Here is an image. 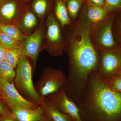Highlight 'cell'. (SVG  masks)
Returning a JSON list of instances; mask_svg holds the SVG:
<instances>
[{
	"instance_id": "4dcf8cb0",
	"label": "cell",
	"mask_w": 121,
	"mask_h": 121,
	"mask_svg": "<svg viewBox=\"0 0 121 121\" xmlns=\"http://www.w3.org/2000/svg\"><path fill=\"white\" fill-rule=\"evenodd\" d=\"M5 0H0V4H2Z\"/></svg>"
},
{
	"instance_id": "30bf717a",
	"label": "cell",
	"mask_w": 121,
	"mask_h": 121,
	"mask_svg": "<svg viewBox=\"0 0 121 121\" xmlns=\"http://www.w3.org/2000/svg\"><path fill=\"white\" fill-rule=\"evenodd\" d=\"M42 39V29L39 27L33 34L26 37L21 43L22 55L32 59L34 64L37 60Z\"/></svg>"
},
{
	"instance_id": "f546056e",
	"label": "cell",
	"mask_w": 121,
	"mask_h": 121,
	"mask_svg": "<svg viewBox=\"0 0 121 121\" xmlns=\"http://www.w3.org/2000/svg\"><path fill=\"white\" fill-rule=\"evenodd\" d=\"M39 121H52L51 120V119H50V118H48V117L46 115H45V114H44V115L43 117H42V118H41V119H40V120Z\"/></svg>"
},
{
	"instance_id": "cb8c5ba5",
	"label": "cell",
	"mask_w": 121,
	"mask_h": 121,
	"mask_svg": "<svg viewBox=\"0 0 121 121\" xmlns=\"http://www.w3.org/2000/svg\"><path fill=\"white\" fill-rule=\"evenodd\" d=\"M106 81L113 90L121 94V75L117 74Z\"/></svg>"
},
{
	"instance_id": "7402d4cb",
	"label": "cell",
	"mask_w": 121,
	"mask_h": 121,
	"mask_svg": "<svg viewBox=\"0 0 121 121\" xmlns=\"http://www.w3.org/2000/svg\"><path fill=\"white\" fill-rule=\"evenodd\" d=\"M37 23V19L35 15L31 12H28L22 19V27L25 30H30L35 27Z\"/></svg>"
},
{
	"instance_id": "8992f818",
	"label": "cell",
	"mask_w": 121,
	"mask_h": 121,
	"mask_svg": "<svg viewBox=\"0 0 121 121\" xmlns=\"http://www.w3.org/2000/svg\"><path fill=\"white\" fill-rule=\"evenodd\" d=\"M67 82V78L62 71L50 68L43 73L36 89L40 95L44 97L65 87Z\"/></svg>"
},
{
	"instance_id": "d6986e66",
	"label": "cell",
	"mask_w": 121,
	"mask_h": 121,
	"mask_svg": "<svg viewBox=\"0 0 121 121\" xmlns=\"http://www.w3.org/2000/svg\"><path fill=\"white\" fill-rule=\"evenodd\" d=\"M21 48L12 50L6 49L4 60L13 68L16 67L20 57L22 55Z\"/></svg>"
},
{
	"instance_id": "7a4b0ae2",
	"label": "cell",
	"mask_w": 121,
	"mask_h": 121,
	"mask_svg": "<svg viewBox=\"0 0 121 121\" xmlns=\"http://www.w3.org/2000/svg\"><path fill=\"white\" fill-rule=\"evenodd\" d=\"M77 105L101 121H118L121 118V94L113 90L95 71L90 76Z\"/></svg>"
},
{
	"instance_id": "83f0119b",
	"label": "cell",
	"mask_w": 121,
	"mask_h": 121,
	"mask_svg": "<svg viewBox=\"0 0 121 121\" xmlns=\"http://www.w3.org/2000/svg\"><path fill=\"white\" fill-rule=\"evenodd\" d=\"M6 49L0 44V62L4 60Z\"/></svg>"
},
{
	"instance_id": "1f68e13d",
	"label": "cell",
	"mask_w": 121,
	"mask_h": 121,
	"mask_svg": "<svg viewBox=\"0 0 121 121\" xmlns=\"http://www.w3.org/2000/svg\"><path fill=\"white\" fill-rule=\"evenodd\" d=\"M1 78H0V91H1V82L0 80Z\"/></svg>"
},
{
	"instance_id": "d6a6232c",
	"label": "cell",
	"mask_w": 121,
	"mask_h": 121,
	"mask_svg": "<svg viewBox=\"0 0 121 121\" xmlns=\"http://www.w3.org/2000/svg\"><path fill=\"white\" fill-rule=\"evenodd\" d=\"M117 74H118L120 75H121V71L119 72V73H118Z\"/></svg>"
},
{
	"instance_id": "4316f807",
	"label": "cell",
	"mask_w": 121,
	"mask_h": 121,
	"mask_svg": "<svg viewBox=\"0 0 121 121\" xmlns=\"http://www.w3.org/2000/svg\"><path fill=\"white\" fill-rule=\"evenodd\" d=\"M84 4L99 7H105V0H84Z\"/></svg>"
},
{
	"instance_id": "277c9868",
	"label": "cell",
	"mask_w": 121,
	"mask_h": 121,
	"mask_svg": "<svg viewBox=\"0 0 121 121\" xmlns=\"http://www.w3.org/2000/svg\"><path fill=\"white\" fill-rule=\"evenodd\" d=\"M15 82L18 89L37 105H41L44 97L39 94L33 85L32 70L26 56L20 57L17 66Z\"/></svg>"
},
{
	"instance_id": "ba28073f",
	"label": "cell",
	"mask_w": 121,
	"mask_h": 121,
	"mask_svg": "<svg viewBox=\"0 0 121 121\" xmlns=\"http://www.w3.org/2000/svg\"><path fill=\"white\" fill-rule=\"evenodd\" d=\"M1 83V91L7 104L12 108L35 109L38 106L21 95L15 88L13 83H10L0 79Z\"/></svg>"
},
{
	"instance_id": "7c38bea8",
	"label": "cell",
	"mask_w": 121,
	"mask_h": 121,
	"mask_svg": "<svg viewBox=\"0 0 121 121\" xmlns=\"http://www.w3.org/2000/svg\"><path fill=\"white\" fill-rule=\"evenodd\" d=\"M40 105L43 108L45 114L52 121H74L70 117L59 110L47 99L44 97Z\"/></svg>"
},
{
	"instance_id": "ffe728a7",
	"label": "cell",
	"mask_w": 121,
	"mask_h": 121,
	"mask_svg": "<svg viewBox=\"0 0 121 121\" xmlns=\"http://www.w3.org/2000/svg\"><path fill=\"white\" fill-rule=\"evenodd\" d=\"M21 43L0 31V44L5 49L12 50L21 47Z\"/></svg>"
},
{
	"instance_id": "484cf974",
	"label": "cell",
	"mask_w": 121,
	"mask_h": 121,
	"mask_svg": "<svg viewBox=\"0 0 121 121\" xmlns=\"http://www.w3.org/2000/svg\"><path fill=\"white\" fill-rule=\"evenodd\" d=\"M0 116L14 117L13 113L0 102ZM15 118V117H14Z\"/></svg>"
},
{
	"instance_id": "3957f363",
	"label": "cell",
	"mask_w": 121,
	"mask_h": 121,
	"mask_svg": "<svg viewBox=\"0 0 121 121\" xmlns=\"http://www.w3.org/2000/svg\"><path fill=\"white\" fill-rule=\"evenodd\" d=\"M117 13H111L103 20L96 23H91V40L98 51L111 50L118 47L112 31L113 22Z\"/></svg>"
},
{
	"instance_id": "9a60e30c",
	"label": "cell",
	"mask_w": 121,
	"mask_h": 121,
	"mask_svg": "<svg viewBox=\"0 0 121 121\" xmlns=\"http://www.w3.org/2000/svg\"><path fill=\"white\" fill-rule=\"evenodd\" d=\"M17 6L13 1H8L4 4L0 9V13L2 17L8 20L13 19L16 15Z\"/></svg>"
},
{
	"instance_id": "ac0fdd59",
	"label": "cell",
	"mask_w": 121,
	"mask_h": 121,
	"mask_svg": "<svg viewBox=\"0 0 121 121\" xmlns=\"http://www.w3.org/2000/svg\"><path fill=\"white\" fill-rule=\"evenodd\" d=\"M83 3H84L83 0H68V1L67 8L72 22L75 21L78 18Z\"/></svg>"
},
{
	"instance_id": "6da1fadb",
	"label": "cell",
	"mask_w": 121,
	"mask_h": 121,
	"mask_svg": "<svg viewBox=\"0 0 121 121\" xmlns=\"http://www.w3.org/2000/svg\"><path fill=\"white\" fill-rule=\"evenodd\" d=\"M71 25L65 43L69 68L66 89L70 95L78 98L82 95L98 62V52L91 40V22L87 16L86 4Z\"/></svg>"
},
{
	"instance_id": "2e32d148",
	"label": "cell",
	"mask_w": 121,
	"mask_h": 121,
	"mask_svg": "<svg viewBox=\"0 0 121 121\" xmlns=\"http://www.w3.org/2000/svg\"><path fill=\"white\" fill-rule=\"evenodd\" d=\"M0 31L20 42H22L26 38L18 27L13 25H4L0 23Z\"/></svg>"
},
{
	"instance_id": "9c48e42d",
	"label": "cell",
	"mask_w": 121,
	"mask_h": 121,
	"mask_svg": "<svg viewBox=\"0 0 121 121\" xmlns=\"http://www.w3.org/2000/svg\"><path fill=\"white\" fill-rule=\"evenodd\" d=\"M47 36L50 43L52 54L58 56L62 54L65 49L62 33L58 22L52 13H50L47 20Z\"/></svg>"
},
{
	"instance_id": "f1b7e54d",
	"label": "cell",
	"mask_w": 121,
	"mask_h": 121,
	"mask_svg": "<svg viewBox=\"0 0 121 121\" xmlns=\"http://www.w3.org/2000/svg\"><path fill=\"white\" fill-rule=\"evenodd\" d=\"M0 121H19L14 117L0 116Z\"/></svg>"
},
{
	"instance_id": "d4e9b609",
	"label": "cell",
	"mask_w": 121,
	"mask_h": 121,
	"mask_svg": "<svg viewBox=\"0 0 121 121\" xmlns=\"http://www.w3.org/2000/svg\"><path fill=\"white\" fill-rule=\"evenodd\" d=\"M105 7L109 12H119L121 11V0H105Z\"/></svg>"
},
{
	"instance_id": "4fadbf2b",
	"label": "cell",
	"mask_w": 121,
	"mask_h": 121,
	"mask_svg": "<svg viewBox=\"0 0 121 121\" xmlns=\"http://www.w3.org/2000/svg\"><path fill=\"white\" fill-rule=\"evenodd\" d=\"M86 5L87 16L91 24L96 23L103 20L112 13L108 12L105 7L93 5Z\"/></svg>"
},
{
	"instance_id": "603a6c76",
	"label": "cell",
	"mask_w": 121,
	"mask_h": 121,
	"mask_svg": "<svg viewBox=\"0 0 121 121\" xmlns=\"http://www.w3.org/2000/svg\"><path fill=\"white\" fill-rule=\"evenodd\" d=\"M47 7V0H35L33 4V9L39 17L43 16Z\"/></svg>"
},
{
	"instance_id": "5bb4252c",
	"label": "cell",
	"mask_w": 121,
	"mask_h": 121,
	"mask_svg": "<svg viewBox=\"0 0 121 121\" xmlns=\"http://www.w3.org/2000/svg\"><path fill=\"white\" fill-rule=\"evenodd\" d=\"M55 13L61 26L63 27L72 23L65 2L60 0L56 1Z\"/></svg>"
},
{
	"instance_id": "52a82bcc",
	"label": "cell",
	"mask_w": 121,
	"mask_h": 121,
	"mask_svg": "<svg viewBox=\"0 0 121 121\" xmlns=\"http://www.w3.org/2000/svg\"><path fill=\"white\" fill-rule=\"evenodd\" d=\"M48 96L47 99L62 112L74 121H83L78 105L68 95L65 87Z\"/></svg>"
},
{
	"instance_id": "e575fe53",
	"label": "cell",
	"mask_w": 121,
	"mask_h": 121,
	"mask_svg": "<svg viewBox=\"0 0 121 121\" xmlns=\"http://www.w3.org/2000/svg\"></svg>"
},
{
	"instance_id": "8fae6325",
	"label": "cell",
	"mask_w": 121,
	"mask_h": 121,
	"mask_svg": "<svg viewBox=\"0 0 121 121\" xmlns=\"http://www.w3.org/2000/svg\"><path fill=\"white\" fill-rule=\"evenodd\" d=\"M13 116L19 121H39L43 117L44 111L40 105L35 109L12 108Z\"/></svg>"
},
{
	"instance_id": "e0dca14e",
	"label": "cell",
	"mask_w": 121,
	"mask_h": 121,
	"mask_svg": "<svg viewBox=\"0 0 121 121\" xmlns=\"http://www.w3.org/2000/svg\"><path fill=\"white\" fill-rule=\"evenodd\" d=\"M16 76L14 68L4 60L0 62V78L10 83H13Z\"/></svg>"
},
{
	"instance_id": "836d02e7",
	"label": "cell",
	"mask_w": 121,
	"mask_h": 121,
	"mask_svg": "<svg viewBox=\"0 0 121 121\" xmlns=\"http://www.w3.org/2000/svg\"><path fill=\"white\" fill-rule=\"evenodd\" d=\"M26 0V1H28V0Z\"/></svg>"
},
{
	"instance_id": "5b68a950",
	"label": "cell",
	"mask_w": 121,
	"mask_h": 121,
	"mask_svg": "<svg viewBox=\"0 0 121 121\" xmlns=\"http://www.w3.org/2000/svg\"><path fill=\"white\" fill-rule=\"evenodd\" d=\"M98 51V62L95 72L104 80H108L121 71V48Z\"/></svg>"
},
{
	"instance_id": "44dd1931",
	"label": "cell",
	"mask_w": 121,
	"mask_h": 121,
	"mask_svg": "<svg viewBox=\"0 0 121 121\" xmlns=\"http://www.w3.org/2000/svg\"><path fill=\"white\" fill-rule=\"evenodd\" d=\"M113 35L118 47L121 48V11L116 13L112 25Z\"/></svg>"
}]
</instances>
